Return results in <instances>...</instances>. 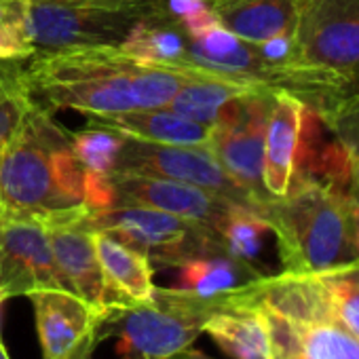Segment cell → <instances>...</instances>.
<instances>
[{
	"label": "cell",
	"instance_id": "22",
	"mask_svg": "<svg viewBox=\"0 0 359 359\" xmlns=\"http://www.w3.org/2000/svg\"><path fill=\"white\" fill-rule=\"evenodd\" d=\"M256 87H266V85L229 79V76H222V74H216L197 66L195 74L180 87V91L173 95L167 108H171L173 112L182 116H189L197 123L214 125L218 114L231 100Z\"/></svg>",
	"mask_w": 359,
	"mask_h": 359
},
{
	"label": "cell",
	"instance_id": "37",
	"mask_svg": "<svg viewBox=\"0 0 359 359\" xmlns=\"http://www.w3.org/2000/svg\"><path fill=\"white\" fill-rule=\"evenodd\" d=\"M273 359H300L298 353H285V355H275Z\"/></svg>",
	"mask_w": 359,
	"mask_h": 359
},
{
	"label": "cell",
	"instance_id": "17",
	"mask_svg": "<svg viewBox=\"0 0 359 359\" xmlns=\"http://www.w3.org/2000/svg\"><path fill=\"white\" fill-rule=\"evenodd\" d=\"M306 104L287 89L273 91V108L264 135L262 184L269 197L287 195L298 167Z\"/></svg>",
	"mask_w": 359,
	"mask_h": 359
},
{
	"label": "cell",
	"instance_id": "26",
	"mask_svg": "<svg viewBox=\"0 0 359 359\" xmlns=\"http://www.w3.org/2000/svg\"><path fill=\"white\" fill-rule=\"evenodd\" d=\"M34 104L26 68L20 62L0 60V154L13 142Z\"/></svg>",
	"mask_w": 359,
	"mask_h": 359
},
{
	"label": "cell",
	"instance_id": "19",
	"mask_svg": "<svg viewBox=\"0 0 359 359\" xmlns=\"http://www.w3.org/2000/svg\"><path fill=\"white\" fill-rule=\"evenodd\" d=\"M91 125L116 131L123 137L175 144V146H210L212 125L197 123L171 108H135L102 118H91Z\"/></svg>",
	"mask_w": 359,
	"mask_h": 359
},
{
	"label": "cell",
	"instance_id": "34",
	"mask_svg": "<svg viewBox=\"0 0 359 359\" xmlns=\"http://www.w3.org/2000/svg\"><path fill=\"white\" fill-rule=\"evenodd\" d=\"M169 359H214V357H210V355H205V353H201V351L189 346V348H184V351L175 353V355L169 357Z\"/></svg>",
	"mask_w": 359,
	"mask_h": 359
},
{
	"label": "cell",
	"instance_id": "36",
	"mask_svg": "<svg viewBox=\"0 0 359 359\" xmlns=\"http://www.w3.org/2000/svg\"><path fill=\"white\" fill-rule=\"evenodd\" d=\"M0 359H11V357H9V353H7V348H5L3 338H0Z\"/></svg>",
	"mask_w": 359,
	"mask_h": 359
},
{
	"label": "cell",
	"instance_id": "23",
	"mask_svg": "<svg viewBox=\"0 0 359 359\" xmlns=\"http://www.w3.org/2000/svg\"><path fill=\"white\" fill-rule=\"evenodd\" d=\"M281 319L292 334L300 359H359V340L336 321L317 315Z\"/></svg>",
	"mask_w": 359,
	"mask_h": 359
},
{
	"label": "cell",
	"instance_id": "32",
	"mask_svg": "<svg viewBox=\"0 0 359 359\" xmlns=\"http://www.w3.org/2000/svg\"><path fill=\"white\" fill-rule=\"evenodd\" d=\"M258 47V53L273 66H285L292 62V55H294V36H287V34H281V36H273V39H266L262 43L256 45Z\"/></svg>",
	"mask_w": 359,
	"mask_h": 359
},
{
	"label": "cell",
	"instance_id": "29",
	"mask_svg": "<svg viewBox=\"0 0 359 359\" xmlns=\"http://www.w3.org/2000/svg\"><path fill=\"white\" fill-rule=\"evenodd\" d=\"M123 140L125 137L118 135L116 131L93 125L91 129L70 135V146L85 169L112 173Z\"/></svg>",
	"mask_w": 359,
	"mask_h": 359
},
{
	"label": "cell",
	"instance_id": "11",
	"mask_svg": "<svg viewBox=\"0 0 359 359\" xmlns=\"http://www.w3.org/2000/svg\"><path fill=\"white\" fill-rule=\"evenodd\" d=\"M39 290H68L47 229L41 216L0 210V296L9 300Z\"/></svg>",
	"mask_w": 359,
	"mask_h": 359
},
{
	"label": "cell",
	"instance_id": "31",
	"mask_svg": "<svg viewBox=\"0 0 359 359\" xmlns=\"http://www.w3.org/2000/svg\"><path fill=\"white\" fill-rule=\"evenodd\" d=\"M83 205L89 212H104L116 205V189L112 175L85 169L83 175Z\"/></svg>",
	"mask_w": 359,
	"mask_h": 359
},
{
	"label": "cell",
	"instance_id": "38",
	"mask_svg": "<svg viewBox=\"0 0 359 359\" xmlns=\"http://www.w3.org/2000/svg\"><path fill=\"white\" fill-rule=\"evenodd\" d=\"M3 302H5V298H3V296H0V306H3ZM0 338H3V336H0Z\"/></svg>",
	"mask_w": 359,
	"mask_h": 359
},
{
	"label": "cell",
	"instance_id": "16",
	"mask_svg": "<svg viewBox=\"0 0 359 359\" xmlns=\"http://www.w3.org/2000/svg\"><path fill=\"white\" fill-rule=\"evenodd\" d=\"M330 131L327 180L359 201V85L306 104Z\"/></svg>",
	"mask_w": 359,
	"mask_h": 359
},
{
	"label": "cell",
	"instance_id": "18",
	"mask_svg": "<svg viewBox=\"0 0 359 359\" xmlns=\"http://www.w3.org/2000/svg\"><path fill=\"white\" fill-rule=\"evenodd\" d=\"M304 0H210L218 22L239 39L258 45L273 36H294Z\"/></svg>",
	"mask_w": 359,
	"mask_h": 359
},
{
	"label": "cell",
	"instance_id": "25",
	"mask_svg": "<svg viewBox=\"0 0 359 359\" xmlns=\"http://www.w3.org/2000/svg\"><path fill=\"white\" fill-rule=\"evenodd\" d=\"M118 47L146 64H189L187 36L175 22H140Z\"/></svg>",
	"mask_w": 359,
	"mask_h": 359
},
{
	"label": "cell",
	"instance_id": "10",
	"mask_svg": "<svg viewBox=\"0 0 359 359\" xmlns=\"http://www.w3.org/2000/svg\"><path fill=\"white\" fill-rule=\"evenodd\" d=\"M112 173L156 175L195 184L258 210L254 197L229 175L210 146H175L125 137Z\"/></svg>",
	"mask_w": 359,
	"mask_h": 359
},
{
	"label": "cell",
	"instance_id": "21",
	"mask_svg": "<svg viewBox=\"0 0 359 359\" xmlns=\"http://www.w3.org/2000/svg\"><path fill=\"white\" fill-rule=\"evenodd\" d=\"M203 332L233 359H271L269 323L258 304L218 311Z\"/></svg>",
	"mask_w": 359,
	"mask_h": 359
},
{
	"label": "cell",
	"instance_id": "30",
	"mask_svg": "<svg viewBox=\"0 0 359 359\" xmlns=\"http://www.w3.org/2000/svg\"><path fill=\"white\" fill-rule=\"evenodd\" d=\"M51 169H53V180L60 195L70 203V205H83V175L85 167L76 158L70 142L62 144L55 148L51 156Z\"/></svg>",
	"mask_w": 359,
	"mask_h": 359
},
{
	"label": "cell",
	"instance_id": "2",
	"mask_svg": "<svg viewBox=\"0 0 359 359\" xmlns=\"http://www.w3.org/2000/svg\"><path fill=\"white\" fill-rule=\"evenodd\" d=\"M142 66L121 47H66L34 53L26 74L34 97L102 118L137 108L135 79Z\"/></svg>",
	"mask_w": 359,
	"mask_h": 359
},
{
	"label": "cell",
	"instance_id": "20",
	"mask_svg": "<svg viewBox=\"0 0 359 359\" xmlns=\"http://www.w3.org/2000/svg\"><path fill=\"white\" fill-rule=\"evenodd\" d=\"M93 245L106 283L125 304L152 298V262L142 252L102 231H93Z\"/></svg>",
	"mask_w": 359,
	"mask_h": 359
},
{
	"label": "cell",
	"instance_id": "7",
	"mask_svg": "<svg viewBox=\"0 0 359 359\" xmlns=\"http://www.w3.org/2000/svg\"><path fill=\"white\" fill-rule=\"evenodd\" d=\"M87 226L116 237L142 252L152 264L163 266H182L193 258L226 254L212 229L135 203H116L104 212H89Z\"/></svg>",
	"mask_w": 359,
	"mask_h": 359
},
{
	"label": "cell",
	"instance_id": "24",
	"mask_svg": "<svg viewBox=\"0 0 359 359\" xmlns=\"http://www.w3.org/2000/svg\"><path fill=\"white\" fill-rule=\"evenodd\" d=\"M177 269H180V287L193 290L197 294L229 292L233 287H239L243 283L262 277V273L256 266L241 262L229 254L193 258Z\"/></svg>",
	"mask_w": 359,
	"mask_h": 359
},
{
	"label": "cell",
	"instance_id": "33",
	"mask_svg": "<svg viewBox=\"0 0 359 359\" xmlns=\"http://www.w3.org/2000/svg\"><path fill=\"white\" fill-rule=\"evenodd\" d=\"M165 7L169 18L177 24L180 20H184L187 15L210 7V0H165Z\"/></svg>",
	"mask_w": 359,
	"mask_h": 359
},
{
	"label": "cell",
	"instance_id": "14",
	"mask_svg": "<svg viewBox=\"0 0 359 359\" xmlns=\"http://www.w3.org/2000/svg\"><path fill=\"white\" fill-rule=\"evenodd\" d=\"M28 298L34 306L43 359H87L100 342L97 330L108 311L68 290H39Z\"/></svg>",
	"mask_w": 359,
	"mask_h": 359
},
{
	"label": "cell",
	"instance_id": "8",
	"mask_svg": "<svg viewBox=\"0 0 359 359\" xmlns=\"http://www.w3.org/2000/svg\"><path fill=\"white\" fill-rule=\"evenodd\" d=\"M245 304H262L285 319L325 317L348 330L359 340V281L342 269L294 275H262L243 283Z\"/></svg>",
	"mask_w": 359,
	"mask_h": 359
},
{
	"label": "cell",
	"instance_id": "35",
	"mask_svg": "<svg viewBox=\"0 0 359 359\" xmlns=\"http://www.w3.org/2000/svg\"><path fill=\"white\" fill-rule=\"evenodd\" d=\"M346 275H351L355 281H359V258L355 260V262H351V264H346V266H340Z\"/></svg>",
	"mask_w": 359,
	"mask_h": 359
},
{
	"label": "cell",
	"instance_id": "27",
	"mask_svg": "<svg viewBox=\"0 0 359 359\" xmlns=\"http://www.w3.org/2000/svg\"><path fill=\"white\" fill-rule=\"evenodd\" d=\"M269 233H271V226L260 216V212L254 208L241 205L224 222V226L220 231V239H222L224 252L229 256L254 266L256 258L262 252L264 237Z\"/></svg>",
	"mask_w": 359,
	"mask_h": 359
},
{
	"label": "cell",
	"instance_id": "3",
	"mask_svg": "<svg viewBox=\"0 0 359 359\" xmlns=\"http://www.w3.org/2000/svg\"><path fill=\"white\" fill-rule=\"evenodd\" d=\"M231 306H237V287L220 294L154 287L146 302L108 309L97 340L116 338L118 359H169L189 348L218 311Z\"/></svg>",
	"mask_w": 359,
	"mask_h": 359
},
{
	"label": "cell",
	"instance_id": "9",
	"mask_svg": "<svg viewBox=\"0 0 359 359\" xmlns=\"http://www.w3.org/2000/svg\"><path fill=\"white\" fill-rule=\"evenodd\" d=\"M273 91V87H256L231 100L212 125L210 140L212 152L235 182L254 197L258 208L269 199L262 184V167Z\"/></svg>",
	"mask_w": 359,
	"mask_h": 359
},
{
	"label": "cell",
	"instance_id": "4",
	"mask_svg": "<svg viewBox=\"0 0 359 359\" xmlns=\"http://www.w3.org/2000/svg\"><path fill=\"white\" fill-rule=\"evenodd\" d=\"M285 70L304 104L359 85V0H304Z\"/></svg>",
	"mask_w": 359,
	"mask_h": 359
},
{
	"label": "cell",
	"instance_id": "1",
	"mask_svg": "<svg viewBox=\"0 0 359 359\" xmlns=\"http://www.w3.org/2000/svg\"><path fill=\"white\" fill-rule=\"evenodd\" d=\"M258 212L275 235L283 273H323L359 258V201L327 180L296 171L287 195L269 197Z\"/></svg>",
	"mask_w": 359,
	"mask_h": 359
},
{
	"label": "cell",
	"instance_id": "5",
	"mask_svg": "<svg viewBox=\"0 0 359 359\" xmlns=\"http://www.w3.org/2000/svg\"><path fill=\"white\" fill-rule=\"evenodd\" d=\"M39 51L118 47L140 22H173L165 0H26Z\"/></svg>",
	"mask_w": 359,
	"mask_h": 359
},
{
	"label": "cell",
	"instance_id": "13",
	"mask_svg": "<svg viewBox=\"0 0 359 359\" xmlns=\"http://www.w3.org/2000/svg\"><path fill=\"white\" fill-rule=\"evenodd\" d=\"M116 189V203H135L175 214L184 220L212 229L218 237L231 214L241 203L226 199L208 189L177 182V180L137 175V173H110ZM248 208V205H245ZM222 241V239H220Z\"/></svg>",
	"mask_w": 359,
	"mask_h": 359
},
{
	"label": "cell",
	"instance_id": "6",
	"mask_svg": "<svg viewBox=\"0 0 359 359\" xmlns=\"http://www.w3.org/2000/svg\"><path fill=\"white\" fill-rule=\"evenodd\" d=\"M70 135L51 118L43 104H34L18 135L0 154V210L43 216L74 208L57 191L51 156Z\"/></svg>",
	"mask_w": 359,
	"mask_h": 359
},
{
	"label": "cell",
	"instance_id": "28",
	"mask_svg": "<svg viewBox=\"0 0 359 359\" xmlns=\"http://www.w3.org/2000/svg\"><path fill=\"white\" fill-rule=\"evenodd\" d=\"M36 53L26 0H0V60L22 62Z\"/></svg>",
	"mask_w": 359,
	"mask_h": 359
},
{
	"label": "cell",
	"instance_id": "15",
	"mask_svg": "<svg viewBox=\"0 0 359 359\" xmlns=\"http://www.w3.org/2000/svg\"><path fill=\"white\" fill-rule=\"evenodd\" d=\"M189 62L245 83H258L273 89H287V70L285 66L269 64L260 53L258 47L239 39L222 24L214 26L205 34L197 39H187Z\"/></svg>",
	"mask_w": 359,
	"mask_h": 359
},
{
	"label": "cell",
	"instance_id": "12",
	"mask_svg": "<svg viewBox=\"0 0 359 359\" xmlns=\"http://www.w3.org/2000/svg\"><path fill=\"white\" fill-rule=\"evenodd\" d=\"M87 216L89 210L85 205H74L41 216L49 235L57 271L66 287L87 300L91 306L100 311L127 306L106 283L93 245V231L87 226Z\"/></svg>",
	"mask_w": 359,
	"mask_h": 359
}]
</instances>
